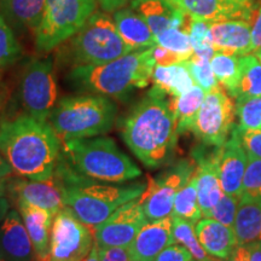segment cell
<instances>
[{
  "instance_id": "cell-1",
  "label": "cell",
  "mask_w": 261,
  "mask_h": 261,
  "mask_svg": "<svg viewBox=\"0 0 261 261\" xmlns=\"http://www.w3.org/2000/svg\"><path fill=\"white\" fill-rule=\"evenodd\" d=\"M0 152L21 178L46 180L56 171L62 140L47 121L22 114L0 123Z\"/></svg>"
},
{
  "instance_id": "cell-2",
  "label": "cell",
  "mask_w": 261,
  "mask_h": 261,
  "mask_svg": "<svg viewBox=\"0 0 261 261\" xmlns=\"http://www.w3.org/2000/svg\"><path fill=\"white\" fill-rule=\"evenodd\" d=\"M165 96L152 87L121 127L127 146L148 168L167 163L177 144V121Z\"/></svg>"
},
{
  "instance_id": "cell-3",
  "label": "cell",
  "mask_w": 261,
  "mask_h": 261,
  "mask_svg": "<svg viewBox=\"0 0 261 261\" xmlns=\"http://www.w3.org/2000/svg\"><path fill=\"white\" fill-rule=\"evenodd\" d=\"M56 174L64 187V203L74 212L79 219L96 227L127 202L138 198L146 184L136 182L129 185H109L92 181L77 173L61 155Z\"/></svg>"
},
{
  "instance_id": "cell-4",
  "label": "cell",
  "mask_w": 261,
  "mask_h": 261,
  "mask_svg": "<svg viewBox=\"0 0 261 261\" xmlns=\"http://www.w3.org/2000/svg\"><path fill=\"white\" fill-rule=\"evenodd\" d=\"M155 67L150 47L103 64L74 67L68 79L80 91L125 99L135 90L148 86Z\"/></svg>"
},
{
  "instance_id": "cell-5",
  "label": "cell",
  "mask_w": 261,
  "mask_h": 261,
  "mask_svg": "<svg viewBox=\"0 0 261 261\" xmlns=\"http://www.w3.org/2000/svg\"><path fill=\"white\" fill-rule=\"evenodd\" d=\"M63 143L65 160L84 177L122 184L142 175L136 163L109 137L70 139Z\"/></svg>"
},
{
  "instance_id": "cell-6",
  "label": "cell",
  "mask_w": 261,
  "mask_h": 261,
  "mask_svg": "<svg viewBox=\"0 0 261 261\" xmlns=\"http://www.w3.org/2000/svg\"><path fill=\"white\" fill-rule=\"evenodd\" d=\"M117 108L109 97L81 94L58 100L47 122L62 142L103 136L113 128Z\"/></svg>"
},
{
  "instance_id": "cell-7",
  "label": "cell",
  "mask_w": 261,
  "mask_h": 261,
  "mask_svg": "<svg viewBox=\"0 0 261 261\" xmlns=\"http://www.w3.org/2000/svg\"><path fill=\"white\" fill-rule=\"evenodd\" d=\"M68 60L79 65H98L132 52L120 37L114 19L96 11L68 45Z\"/></svg>"
},
{
  "instance_id": "cell-8",
  "label": "cell",
  "mask_w": 261,
  "mask_h": 261,
  "mask_svg": "<svg viewBox=\"0 0 261 261\" xmlns=\"http://www.w3.org/2000/svg\"><path fill=\"white\" fill-rule=\"evenodd\" d=\"M98 0H46L35 31V45L48 52L76 34L96 12Z\"/></svg>"
},
{
  "instance_id": "cell-9",
  "label": "cell",
  "mask_w": 261,
  "mask_h": 261,
  "mask_svg": "<svg viewBox=\"0 0 261 261\" xmlns=\"http://www.w3.org/2000/svg\"><path fill=\"white\" fill-rule=\"evenodd\" d=\"M19 97L25 114L47 121L57 104L58 87L50 58L32 60L25 65L19 85Z\"/></svg>"
},
{
  "instance_id": "cell-10",
  "label": "cell",
  "mask_w": 261,
  "mask_h": 261,
  "mask_svg": "<svg viewBox=\"0 0 261 261\" xmlns=\"http://www.w3.org/2000/svg\"><path fill=\"white\" fill-rule=\"evenodd\" d=\"M94 244L92 227L83 223L65 205L55 215L46 261H81Z\"/></svg>"
},
{
  "instance_id": "cell-11",
  "label": "cell",
  "mask_w": 261,
  "mask_h": 261,
  "mask_svg": "<svg viewBox=\"0 0 261 261\" xmlns=\"http://www.w3.org/2000/svg\"><path fill=\"white\" fill-rule=\"evenodd\" d=\"M236 106L221 86L205 93L191 132L210 146H221L234 126Z\"/></svg>"
},
{
  "instance_id": "cell-12",
  "label": "cell",
  "mask_w": 261,
  "mask_h": 261,
  "mask_svg": "<svg viewBox=\"0 0 261 261\" xmlns=\"http://www.w3.org/2000/svg\"><path fill=\"white\" fill-rule=\"evenodd\" d=\"M195 166L189 161H180L168 171L155 178H149L139 202L148 221L171 217L175 195L195 172Z\"/></svg>"
},
{
  "instance_id": "cell-13",
  "label": "cell",
  "mask_w": 261,
  "mask_h": 261,
  "mask_svg": "<svg viewBox=\"0 0 261 261\" xmlns=\"http://www.w3.org/2000/svg\"><path fill=\"white\" fill-rule=\"evenodd\" d=\"M139 197L122 204L106 221L94 227V241L98 247H128L133 242L140 228L148 223Z\"/></svg>"
},
{
  "instance_id": "cell-14",
  "label": "cell",
  "mask_w": 261,
  "mask_h": 261,
  "mask_svg": "<svg viewBox=\"0 0 261 261\" xmlns=\"http://www.w3.org/2000/svg\"><path fill=\"white\" fill-rule=\"evenodd\" d=\"M194 19L210 22L246 21L250 25L259 10L255 0H168Z\"/></svg>"
},
{
  "instance_id": "cell-15",
  "label": "cell",
  "mask_w": 261,
  "mask_h": 261,
  "mask_svg": "<svg viewBox=\"0 0 261 261\" xmlns=\"http://www.w3.org/2000/svg\"><path fill=\"white\" fill-rule=\"evenodd\" d=\"M6 190L10 191L12 197L17 201L44 208L56 215L65 207L64 187L61 178L54 175L46 180H29V179H14L6 182Z\"/></svg>"
},
{
  "instance_id": "cell-16",
  "label": "cell",
  "mask_w": 261,
  "mask_h": 261,
  "mask_svg": "<svg viewBox=\"0 0 261 261\" xmlns=\"http://www.w3.org/2000/svg\"><path fill=\"white\" fill-rule=\"evenodd\" d=\"M248 165V155L240 136V127L233 126L231 137L219 146L218 172L221 188L225 194L242 197V184Z\"/></svg>"
},
{
  "instance_id": "cell-17",
  "label": "cell",
  "mask_w": 261,
  "mask_h": 261,
  "mask_svg": "<svg viewBox=\"0 0 261 261\" xmlns=\"http://www.w3.org/2000/svg\"><path fill=\"white\" fill-rule=\"evenodd\" d=\"M175 243L173 237V218L148 221L140 228L128 250L133 261H154L165 248Z\"/></svg>"
},
{
  "instance_id": "cell-18",
  "label": "cell",
  "mask_w": 261,
  "mask_h": 261,
  "mask_svg": "<svg viewBox=\"0 0 261 261\" xmlns=\"http://www.w3.org/2000/svg\"><path fill=\"white\" fill-rule=\"evenodd\" d=\"M196 160V178H197L198 204L202 211V217L210 218L211 211L219 202L224 195L221 188L218 163H219V146H217L212 154L197 151Z\"/></svg>"
},
{
  "instance_id": "cell-19",
  "label": "cell",
  "mask_w": 261,
  "mask_h": 261,
  "mask_svg": "<svg viewBox=\"0 0 261 261\" xmlns=\"http://www.w3.org/2000/svg\"><path fill=\"white\" fill-rule=\"evenodd\" d=\"M0 255L6 261H34L35 252L19 212L10 210L0 223Z\"/></svg>"
},
{
  "instance_id": "cell-20",
  "label": "cell",
  "mask_w": 261,
  "mask_h": 261,
  "mask_svg": "<svg viewBox=\"0 0 261 261\" xmlns=\"http://www.w3.org/2000/svg\"><path fill=\"white\" fill-rule=\"evenodd\" d=\"M130 8L145 19L155 37L169 28H181L189 33L192 17L168 0H130Z\"/></svg>"
},
{
  "instance_id": "cell-21",
  "label": "cell",
  "mask_w": 261,
  "mask_h": 261,
  "mask_svg": "<svg viewBox=\"0 0 261 261\" xmlns=\"http://www.w3.org/2000/svg\"><path fill=\"white\" fill-rule=\"evenodd\" d=\"M215 52L244 56L252 52V25L246 21H223L211 23Z\"/></svg>"
},
{
  "instance_id": "cell-22",
  "label": "cell",
  "mask_w": 261,
  "mask_h": 261,
  "mask_svg": "<svg viewBox=\"0 0 261 261\" xmlns=\"http://www.w3.org/2000/svg\"><path fill=\"white\" fill-rule=\"evenodd\" d=\"M17 208L27 228L38 261H46L50 249L51 227L55 215L44 208L17 201Z\"/></svg>"
},
{
  "instance_id": "cell-23",
  "label": "cell",
  "mask_w": 261,
  "mask_h": 261,
  "mask_svg": "<svg viewBox=\"0 0 261 261\" xmlns=\"http://www.w3.org/2000/svg\"><path fill=\"white\" fill-rule=\"evenodd\" d=\"M195 231L208 255L218 260L228 259L238 247L233 228L212 218L198 220L195 225Z\"/></svg>"
},
{
  "instance_id": "cell-24",
  "label": "cell",
  "mask_w": 261,
  "mask_h": 261,
  "mask_svg": "<svg viewBox=\"0 0 261 261\" xmlns=\"http://www.w3.org/2000/svg\"><path fill=\"white\" fill-rule=\"evenodd\" d=\"M114 22L120 37L132 51L144 50L158 45L156 37L145 19L130 9H120L114 14Z\"/></svg>"
},
{
  "instance_id": "cell-25",
  "label": "cell",
  "mask_w": 261,
  "mask_h": 261,
  "mask_svg": "<svg viewBox=\"0 0 261 261\" xmlns=\"http://www.w3.org/2000/svg\"><path fill=\"white\" fill-rule=\"evenodd\" d=\"M151 81L155 90L171 97L181 96L196 85L185 61L167 67L156 65Z\"/></svg>"
},
{
  "instance_id": "cell-26",
  "label": "cell",
  "mask_w": 261,
  "mask_h": 261,
  "mask_svg": "<svg viewBox=\"0 0 261 261\" xmlns=\"http://www.w3.org/2000/svg\"><path fill=\"white\" fill-rule=\"evenodd\" d=\"M232 228L238 244L261 242V201L241 198Z\"/></svg>"
},
{
  "instance_id": "cell-27",
  "label": "cell",
  "mask_w": 261,
  "mask_h": 261,
  "mask_svg": "<svg viewBox=\"0 0 261 261\" xmlns=\"http://www.w3.org/2000/svg\"><path fill=\"white\" fill-rule=\"evenodd\" d=\"M46 0H0V12L9 24L35 29Z\"/></svg>"
},
{
  "instance_id": "cell-28",
  "label": "cell",
  "mask_w": 261,
  "mask_h": 261,
  "mask_svg": "<svg viewBox=\"0 0 261 261\" xmlns=\"http://www.w3.org/2000/svg\"><path fill=\"white\" fill-rule=\"evenodd\" d=\"M204 97L205 91L198 85H195L188 92L179 97H172L169 100V106L177 121L178 135L191 132Z\"/></svg>"
},
{
  "instance_id": "cell-29",
  "label": "cell",
  "mask_w": 261,
  "mask_h": 261,
  "mask_svg": "<svg viewBox=\"0 0 261 261\" xmlns=\"http://www.w3.org/2000/svg\"><path fill=\"white\" fill-rule=\"evenodd\" d=\"M173 217L182 218V219L196 224L202 217V211L198 204L197 196V178H196V168L191 177L188 179L175 195L174 207H173Z\"/></svg>"
},
{
  "instance_id": "cell-30",
  "label": "cell",
  "mask_w": 261,
  "mask_h": 261,
  "mask_svg": "<svg viewBox=\"0 0 261 261\" xmlns=\"http://www.w3.org/2000/svg\"><path fill=\"white\" fill-rule=\"evenodd\" d=\"M240 56L215 52L211 60L212 69L220 86L228 96L236 98L238 81H240Z\"/></svg>"
},
{
  "instance_id": "cell-31",
  "label": "cell",
  "mask_w": 261,
  "mask_h": 261,
  "mask_svg": "<svg viewBox=\"0 0 261 261\" xmlns=\"http://www.w3.org/2000/svg\"><path fill=\"white\" fill-rule=\"evenodd\" d=\"M240 81L237 98L261 97V62L255 55L240 56Z\"/></svg>"
},
{
  "instance_id": "cell-32",
  "label": "cell",
  "mask_w": 261,
  "mask_h": 261,
  "mask_svg": "<svg viewBox=\"0 0 261 261\" xmlns=\"http://www.w3.org/2000/svg\"><path fill=\"white\" fill-rule=\"evenodd\" d=\"M173 218V237L174 242L184 246L196 261H211L213 260L201 246L196 234L194 223L182 219V218Z\"/></svg>"
},
{
  "instance_id": "cell-33",
  "label": "cell",
  "mask_w": 261,
  "mask_h": 261,
  "mask_svg": "<svg viewBox=\"0 0 261 261\" xmlns=\"http://www.w3.org/2000/svg\"><path fill=\"white\" fill-rule=\"evenodd\" d=\"M189 35H190L191 45L192 48H194V55L207 58V60H212L215 54V50L213 41H212L210 22L192 18Z\"/></svg>"
},
{
  "instance_id": "cell-34",
  "label": "cell",
  "mask_w": 261,
  "mask_h": 261,
  "mask_svg": "<svg viewBox=\"0 0 261 261\" xmlns=\"http://www.w3.org/2000/svg\"><path fill=\"white\" fill-rule=\"evenodd\" d=\"M236 116L240 128L261 130V97L237 98Z\"/></svg>"
},
{
  "instance_id": "cell-35",
  "label": "cell",
  "mask_w": 261,
  "mask_h": 261,
  "mask_svg": "<svg viewBox=\"0 0 261 261\" xmlns=\"http://www.w3.org/2000/svg\"><path fill=\"white\" fill-rule=\"evenodd\" d=\"M22 54V47L0 12V70L15 63Z\"/></svg>"
},
{
  "instance_id": "cell-36",
  "label": "cell",
  "mask_w": 261,
  "mask_h": 261,
  "mask_svg": "<svg viewBox=\"0 0 261 261\" xmlns=\"http://www.w3.org/2000/svg\"><path fill=\"white\" fill-rule=\"evenodd\" d=\"M156 42L160 46L177 52L188 58L194 55L190 35L181 28H169L156 35Z\"/></svg>"
},
{
  "instance_id": "cell-37",
  "label": "cell",
  "mask_w": 261,
  "mask_h": 261,
  "mask_svg": "<svg viewBox=\"0 0 261 261\" xmlns=\"http://www.w3.org/2000/svg\"><path fill=\"white\" fill-rule=\"evenodd\" d=\"M185 64L188 65L195 84L198 85L201 89H203L205 93L220 86L217 77H215L213 69H212L211 60L192 55L189 60L185 61Z\"/></svg>"
},
{
  "instance_id": "cell-38",
  "label": "cell",
  "mask_w": 261,
  "mask_h": 261,
  "mask_svg": "<svg viewBox=\"0 0 261 261\" xmlns=\"http://www.w3.org/2000/svg\"><path fill=\"white\" fill-rule=\"evenodd\" d=\"M242 197L261 201V160L249 155L243 178Z\"/></svg>"
},
{
  "instance_id": "cell-39",
  "label": "cell",
  "mask_w": 261,
  "mask_h": 261,
  "mask_svg": "<svg viewBox=\"0 0 261 261\" xmlns=\"http://www.w3.org/2000/svg\"><path fill=\"white\" fill-rule=\"evenodd\" d=\"M238 203H240V200L237 197L227 195L224 192V195L221 196L219 202L211 211L210 218L226 225L228 227H233Z\"/></svg>"
},
{
  "instance_id": "cell-40",
  "label": "cell",
  "mask_w": 261,
  "mask_h": 261,
  "mask_svg": "<svg viewBox=\"0 0 261 261\" xmlns=\"http://www.w3.org/2000/svg\"><path fill=\"white\" fill-rule=\"evenodd\" d=\"M240 136L247 155L261 160V130L240 128Z\"/></svg>"
},
{
  "instance_id": "cell-41",
  "label": "cell",
  "mask_w": 261,
  "mask_h": 261,
  "mask_svg": "<svg viewBox=\"0 0 261 261\" xmlns=\"http://www.w3.org/2000/svg\"><path fill=\"white\" fill-rule=\"evenodd\" d=\"M194 260L191 253L181 244L173 243L162 250L154 261H191Z\"/></svg>"
},
{
  "instance_id": "cell-42",
  "label": "cell",
  "mask_w": 261,
  "mask_h": 261,
  "mask_svg": "<svg viewBox=\"0 0 261 261\" xmlns=\"http://www.w3.org/2000/svg\"><path fill=\"white\" fill-rule=\"evenodd\" d=\"M152 57H154L156 65H162V67L178 64L188 60V58L182 56V55H179L177 52L167 50V48L160 46V45H156V46L152 47Z\"/></svg>"
},
{
  "instance_id": "cell-43",
  "label": "cell",
  "mask_w": 261,
  "mask_h": 261,
  "mask_svg": "<svg viewBox=\"0 0 261 261\" xmlns=\"http://www.w3.org/2000/svg\"><path fill=\"white\" fill-rule=\"evenodd\" d=\"M100 261H133L127 247H98Z\"/></svg>"
},
{
  "instance_id": "cell-44",
  "label": "cell",
  "mask_w": 261,
  "mask_h": 261,
  "mask_svg": "<svg viewBox=\"0 0 261 261\" xmlns=\"http://www.w3.org/2000/svg\"><path fill=\"white\" fill-rule=\"evenodd\" d=\"M261 48V8L257 11L252 24V52Z\"/></svg>"
},
{
  "instance_id": "cell-45",
  "label": "cell",
  "mask_w": 261,
  "mask_h": 261,
  "mask_svg": "<svg viewBox=\"0 0 261 261\" xmlns=\"http://www.w3.org/2000/svg\"><path fill=\"white\" fill-rule=\"evenodd\" d=\"M247 261H261V242L243 244Z\"/></svg>"
},
{
  "instance_id": "cell-46",
  "label": "cell",
  "mask_w": 261,
  "mask_h": 261,
  "mask_svg": "<svg viewBox=\"0 0 261 261\" xmlns=\"http://www.w3.org/2000/svg\"><path fill=\"white\" fill-rule=\"evenodd\" d=\"M129 0H98L100 8L104 11H117V10L122 9Z\"/></svg>"
},
{
  "instance_id": "cell-47",
  "label": "cell",
  "mask_w": 261,
  "mask_h": 261,
  "mask_svg": "<svg viewBox=\"0 0 261 261\" xmlns=\"http://www.w3.org/2000/svg\"><path fill=\"white\" fill-rule=\"evenodd\" d=\"M12 173H14V169L10 166L8 160L4 158V155L0 152V181L6 180V178H9Z\"/></svg>"
},
{
  "instance_id": "cell-48",
  "label": "cell",
  "mask_w": 261,
  "mask_h": 261,
  "mask_svg": "<svg viewBox=\"0 0 261 261\" xmlns=\"http://www.w3.org/2000/svg\"><path fill=\"white\" fill-rule=\"evenodd\" d=\"M223 261H247L246 249H244L243 244H238V247L232 253V255L228 257V259L223 260Z\"/></svg>"
},
{
  "instance_id": "cell-49",
  "label": "cell",
  "mask_w": 261,
  "mask_h": 261,
  "mask_svg": "<svg viewBox=\"0 0 261 261\" xmlns=\"http://www.w3.org/2000/svg\"><path fill=\"white\" fill-rule=\"evenodd\" d=\"M10 211V203L8 198L4 197V196H0V223L4 220L6 214L9 213Z\"/></svg>"
},
{
  "instance_id": "cell-50",
  "label": "cell",
  "mask_w": 261,
  "mask_h": 261,
  "mask_svg": "<svg viewBox=\"0 0 261 261\" xmlns=\"http://www.w3.org/2000/svg\"><path fill=\"white\" fill-rule=\"evenodd\" d=\"M81 261H100L99 260V253H98V246L97 244H94L92 249H91V252L87 254L86 257H84Z\"/></svg>"
},
{
  "instance_id": "cell-51",
  "label": "cell",
  "mask_w": 261,
  "mask_h": 261,
  "mask_svg": "<svg viewBox=\"0 0 261 261\" xmlns=\"http://www.w3.org/2000/svg\"><path fill=\"white\" fill-rule=\"evenodd\" d=\"M6 192V180L0 181V196H4Z\"/></svg>"
},
{
  "instance_id": "cell-52",
  "label": "cell",
  "mask_w": 261,
  "mask_h": 261,
  "mask_svg": "<svg viewBox=\"0 0 261 261\" xmlns=\"http://www.w3.org/2000/svg\"><path fill=\"white\" fill-rule=\"evenodd\" d=\"M254 54H255V56L257 57V60L261 62V48H260V50H257L256 52H254Z\"/></svg>"
},
{
  "instance_id": "cell-53",
  "label": "cell",
  "mask_w": 261,
  "mask_h": 261,
  "mask_svg": "<svg viewBox=\"0 0 261 261\" xmlns=\"http://www.w3.org/2000/svg\"><path fill=\"white\" fill-rule=\"evenodd\" d=\"M0 261H6L5 259H4V257H3L2 255H0Z\"/></svg>"
},
{
  "instance_id": "cell-54",
  "label": "cell",
  "mask_w": 261,
  "mask_h": 261,
  "mask_svg": "<svg viewBox=\"0 0 261 261\" xmlns=\"http://www.w3.org/2000/svg\"><path fill=\"white\" fill-rule=\"evenodd\" d=\"M0 104H2V98H0Z\"/></svg>"
},
{
  "instance_id": "cell-55",
  "label": "cell",
  "mask_w": 261,
  "mask_h": 261,
  "mask_svg": "<svg viewBox=\"0 0 261 261\" xmlns=\"http://www.w3.org/2000/svg\"><path fill=\"white\" fill-rule=\"evenodd\" d=\"M211 261H218V260H214V259H213V260H211Z\"/></svg>"
},
{
  "instance_id": "cell-56",
  "label": "cell",
  "mask_w": 261,
  "mask_h": 261,
  "mask_svg": "<svg viewBox=\"0 0 261 261\" xmlns=\"http://www.w3.org/2000/svg\"><path fill=\"white\" fill-rule=\"evenodd\" d=\"M191 261H196V260H195V259H194V260H191Z\"/></svg>"
}]
</instances>
